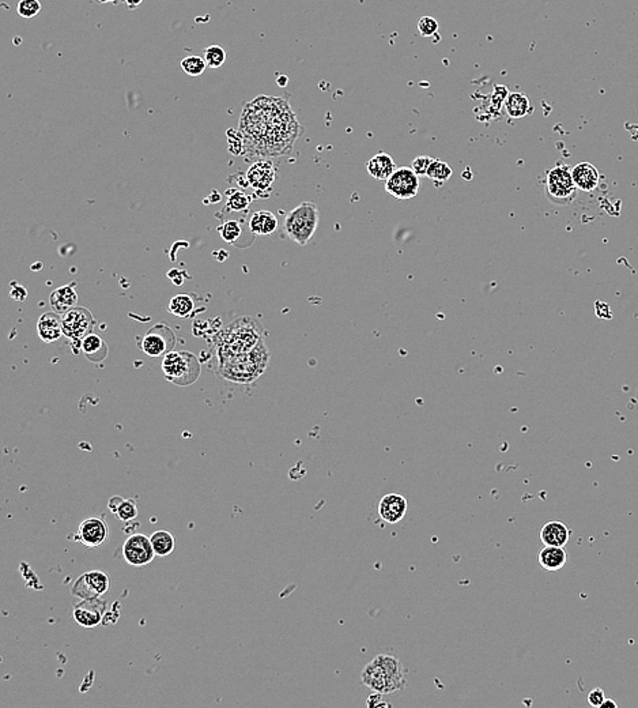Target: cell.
Instances as JSON below:
<instances>
[{
  "mask_svg": "<svg viewBox=\"0 0 638 708\" xmlns=\"http://www.w3.org/2000/svg\"><path fill=\"white\" fill-rule=\"evenodd\" d=\"M299 129L288 102L271 97L249 102L240 122L246 152L256 157L285 154L299 136Z\"/></svg>",
  "mask_w": 638,
  "mask_h": 708,
  "instance_id": "obj_1",
  "label": "cell"
},
{
  "mask_svg": "<svg viewBox=\"0 0 638 708\" xmlns=\"http://www.w3.org/2000/svg\"><path fill=\"white\" fill-rule=\"evenodd\" d=\"M260 326L250 318H240L217 337L218 372L250 367L269 355Z\"/></svg>",
  "mask_w": 638,
  "mask_h": 708,
  "instance_id": "obj_2",
  "label": "cell"
},
{
  "mask_svg": "<svg viewBox=\"0 0 638 708\" xmlns=\"http://www.w3.org/2000/svg\"><path fill=\"white\" fill-rule=\"evenodd\" d=\"M365 686L376 693L388 695L407 686L406 667L392 656H377L370 660L361 674Z\"/></svg>",
  "mask_w": 638,
  "mask_h": 708,
  "instance_id": "obj_3",
  "label": "cell"
},
{
  "mask_svg": "<svg viewBox=\"0 0 638 708\" xmlns=\"http://www.w3.org/2000/svg\"><path fill=\"white\" fill-rule=\"evenodd\" d=\"M320 222L319 207L313 202H302L285 218V233L299 246H306L313 239Z\"/></svg>",
  "mask_w": 638,
  "mask_h": 708,
  "instance_id": "obj_4",
  "label": "cell"
},
{
  "mask_svg": "<svg viewBox=\"0 0 638 708\" xmlns=\"http://www.w3.org/2000/svg\"><path fill=\"white\" fill-rule=\"evenodd\" d=\"M162 371L165 379L169 383L185 387L194 384L199 379L201 368L197 355L184 351H172L164 357Z\"/></svg>",
  "mask_w": 638,
  "mask_h": 708,
  "instance_id": "obj_5",
  "label": "cell"
},
{
  "mask_svg": "<svg viewBox=\"0 0 638 708\" xmlns=\"http://www.w3.org/2000/svg\"><path fill=\"white\" fill-rule=\"evenodd\" d=\"M577 191L579 188L573 181L572 169H569V167L560 164L547 172L544 192L550 202L567 206L576 199Z\"/></svg>",
  "mask_w": 638,
  "mask_h": 708,
  "instance_id": "obj_6",
  "label": "cell"
},
{
  "mask_svg": "<svg viewBox=\"0 0 638 708\" xmlns=\"http://www.w3.org/2000/svg\"><path fill=\"white\" fill-rule=\"evenodd\" d=\"M63 335L73 344L79 345L82 341L93 332L96 320L92 312L82 306H74L64 315H62Z\"/></svg>",
  "mask_w": 638,
  "mask_h": 708,
  "instance_id": "obj_7",
  "label": "cell"
},
{
  "mask_svg": "<svg viewBox=\"0 0 638 708\" xmlns=\"http://www.w3.org/2000/svg\"><path fill=\"white\" fill-rule=\"evenodd\" d=\"M176 345V335L166 323H160L148 331L141 341V351L148 357H165Z\"/></svg>",
  "mask_w": 638,
  "mask_h": 708,
  "instance_id": "obj_8",
  "label": "cell"
},
{
  "mask_svg": "<svg viewBox=\"0 0 638 708\" xmlns=\"http://www.w3.org/2000/svg\"><path fill=\"white\" fill-rule=\"evenodd\" d=\"M419 176L413 168L402 167L385 181V191L395 199L407 201L416 198L419 192Z\"/></svg>",
  "mask_w": 638,
  "mask_h": 708,
  "instance_id": "obj_9",
  "label": "cell"
},
{
  "mask_svg": "<svg viewBox=\"0 0 638 708\" xmlns=\"http://www.w3.org/2000/svg\"><path fill=\"white\" fill-rule=\"evenodd\" d=\"M111 590V578L102 571L83 574L71 587V594L79 600L101 598Z\"/></svg>",
  "mask_w": 638,
  "mask_h": 708,
  "instance_id": "obj_10",
  "label": "cell"
},
{
  "mask_svg": "<svg viewBox=\"0 0 638 708\" xmlns=\"http://www.w3.org/2000/svg\"><path fill=\"white\" fill-rule=\"evenodd\" d=\"M123 557L131 567H146L155 557L151 539L145 534L129 535L124 542Z\"/></svg>",
  "mask_w": 638,
  "mask_h": 708,
  "instance_id": "obj_11",
  "label": "cell"
},
{
  "mask_svg": "<svg viewBox=\"0 0 638 708\" xmlns=\"http://www.w3.org/2000/svg\"><path fill=\"white\" fill-rule=\"evenodd\" d=\"M109 538V528L102 518H87L80 525L75 539L87 548H99Z\"/></svg>",
  "mask_w": 638,
  "mask_h": 708,
  "instance_id": "obj_12",
  "label": "cell"
},
{
  "mask_svg": "<svg viewBox=\"0 0 638 708\" xmlns=\"http://www.w3.org/2000/svg\"><path fill=\"white\" fill-rule=\"evenodd\" d=\"M106 604L101 598L80 600L74 607L75 623L83 628H94L102 623Z\"/></svg>",
  "mask_w": 638,
  "mask_h": 708,
  "instance_id": "obj_13",
  "label": "cell"
},
{
  "mask_svg": "<svg viewBox=\"0 0 638 708\" xmlns=\"http://www.w3.org/2000/svg\"><path fill=\"white\" fill-rule=\"evenodd\" d=\"M249 185L259 192H269L275 183V167L271 161L263 160L253 162L246 171Z\"/></svg>",
  "mask_w": 638,
  "mask_h": 708,
  "instance_id": "obj_14",
  "label": "cell"
},
{
  "mask_svg": "<svg viewBox=\"0 0 638 708\" xmlns=\"http://www.w3.org/2000/svg\"><path fill=\"white\" fill-rule=\"evenodd\" d=\"M407 507H409L407 500L403 496L397 493H390L380 500L378 515L384 522L390 525H396L406 516Z\"/></svg>",
  "mask_w": 638,
  "mask_h": 708,
  "instance_id": "obj_15",
  "label": "cell"
},
{
  "mask_svg": "<svg viewBox=\"0 0 638 708\" xmlns=\"http://www.w3.org/2000/svg\"><path fill=\"white\" fill-rule=\"evenodd\" d=\"M37 332L40 339L45 344L59 341L63 335V323L60 313L53 311L41 315L37 322Z\"/></svg>",
  "mask_w": 638,
  "mask_h": 708,
  "instance_id": "obj_16",
  "label": "cell"
},
{
  "mask_svg": "<svg viewBox=\"0 0 638 708\" xmlns=\"http://www.w3.org/2000/svg\"><path fill=\"white\" fill-rule=\"evenodd\" d=\"M570 534L572 532L567 529V526L565 525L564 522L553 521V522H547L541 528V530H540V541L543 542L544 546H561V548H564L565 545L570 539Z\"/></svg>",
  "mask_w": 638,
  "mask_h": 708,
  "instance_id": "obj_17",
  "label": "cell"
},
{
  "mask_svg": "<svg viewBox=\"0 0 638 708\" xmlns=\"http://www.w3.org/2000/svg\"><path fill=\"white\" fill-rule=\"evenodd\" d=\"M572 176L580 191L590 192L599 184V171L589 162H580L572 169Z\"/></svg>",
  "mask_w": 638,
  "mask_h": 708,
  "instance_id": "obj_18",
  "label": "cell"
},
{
  "mask_svg": "<svg viewBox=\"0 0 638 708\" xmlns=\"http://www.w3.org/2000/svg\"><path fill=\"white\" fill-rule=\"evenodd\" d=\"M50 306L55 312L64 315L70 309H73L78 303V295L75 292V282L70 285L62 286L50 293Z\"/></svg>",
  "mask_w": 638,
  "mask_h": 708,
  "instance_id": "obj_19",
  "label": "cell"
},
{
  "mask_svg": "<svg viewBox=\"0 0 638 708\" xmlns=\"http://www.w3.org/2000/svg\"><path fill=\"white\" fill-rule=\"evenodd\" d=\"M367 169L370 176L381 181H387L396 171L395 161L387 153H377L374 157H371L368 161Z\"/></svg>",
  "mask_w": 638,
  "mask_h": 708,
  "instance_id": "obj_20",
  "label": "cell"
},
{
  "mask_svg": "<svg viewBox=\"0 0 638 708\" xmlns=\"http://www.w3.org/2000/svg\"><path fill=\"white\" fill-rule=\"evenodd\" d=\"M539 565L548 572H555L562 569L567 561V553L561 546H544L538 556Z\"/></svg>",
  "mask_w": 638,
  "mask_h": 708,
  "instance_id": "obj_21",
  "label": "cell"
},
{
  "mask_svg": "<svg viewBox=\"0 0 638 708\" xmlns=\"http://www.w3.org/2000/svg\"><path fill=\"white\" fill-rule=\"evenodd\" d=\"M278 229V218L274 213L267 210L256 211L250 215L249 230L257 236H269Z\"/></svg>",
  "mask_w": 638,
  "mask_h": 708,
  "instance_id": "obj_22",
  "label": "cell"
},
{
  "mask_svg": "<svg viewBox=\"0 0 638 708\" xmlns=\"http://www.w3.org/2000/svg\"><path fill=\"white\" fill-rule=\"evenodd\" d=\"M80 351H82V353L85 354V357L92 362H101L102 360L106 358V355L109 353V349H108L105 341L99 335L93 334V332L82 341Z\"/></svg>",
  "mask_w": 638,
  "mask_h": 708,
  "instance_id": "obj_23",
  "label": "cell"
},
{
  "mask_svg": "<svg viewBox=\"0 0 638 708\" xmlns=\"http://www.w3.org/2000/svg\"><path fill=\"white\" fill-rule=\"evenodd\" d=\"M505 109L512 119L525 118L532 112L530 99L523 93H511L505 100Z\"/></svg>",
  "mask_w": 638,
  "mask_h": 708,
  "instance_id": "obj_24",
  "label": "cell"
},
{
  "mask_svg": "<svg viewBox=\"0 0 638 708\" xmlns=\"http://www.w3.org/2000/svg\"><path fill=\"white\" fill-rule=\"evenodd\" d=\"M151 545L155 552V556L166 557L176 549V538L171 531H155L151 537Z\"/></svg>",
  "mask_w": 638,
  "mask_h": 708,
  "instance_id": "obj_25",
  "label": "cell"
},
{
  "mask_svg": "<svg viewBox=\"0 0 638 708\" xmlns=\"http://www.w3.org/2000/svg\"><path fill=\"white\" fill-rule=\"evenodd\" d=\"M195 311V300L192 296L180 293L176 295L169 303V312L177 318H190Z\"/></svg>",
  "mask_w": 638,
  "mask_h": 708,
  "instance_id": "obj_26",
  "label": "cell"
},
{
  "mask_svg": "<svg viewBox=\"0 0 638 708\" xmlns=\"http://www.w3.org/2000/svg\"><path fill=\"white\" fill-rule=\"evenodd\" d=\"M452 175H453V169L449 167V164L437 158V160H433L426 176L429 177L430 180H433L437 185H441L442 183L448 181Z\"/></svg>",
  "mask_w": 638,
  "mask_h": 708,
  "instance_id": "obj_27",
  "label": "cell"
},
{
  "mask_svg": "<svg viewBox=\"0 0 638 708\" xmlns=\"http://www.w3.org/2000/svg\"><path fill=\"white\" fill-rule=\"evenodd\" d=\"M180 66H181V70L184 71V74L192 76V78L201 76L206 71V69H207L204 57L197 56V55L187 56L185 59L181 60Z\"/></svg>",
  "mask_w": 638,
  "mask_h": 708,
  "instance_id": "obj_28",
  "label": "cell"
},
{
  "mask_svg": "<svg viewBox=\"0 0 638 708\" xmlns=\"http://www.w3.org/2000/svg\"><path fill=\"white\" fill-rule=\"evenodd\" d=\"M203 57H204L208 69L217 70V69H221L222 66L225 64L227 56H226V51L222 48L221 45L213 44L204 50Z\"/></svg>",
  "mask_w": 638,
  "mask_h": 708,
  "instance_id": "obj_29",
  "label": "cell"
},
{
  "mask_svg": "<svg viewBox=\"0 0 638 708\" xmlns=\"http://www.w3.org/2000/svg\"><path fill=\"white\" fill-rule=\"evenodd\" d=\"M218 233L225 243L236 244V241L243 234V225L236 220H230L222 224L221 227H218Z\"/></svg>",
  "mask_w": 638,
  "mask_h": 708,
  "instance_id": "obj_30",
  "label": "cell"
},
{
  "mask_svg": "<svg viewBox=\"0 0 638 708\" xmlns=\"http://www.w3.org/2000/svg\"><path fill=\"white\" fill-rule=\"evenodd\" d=\"M41 8H43V6H41L40 0H20L17 11H18L20 17H22L25 20H31L40 14Z\"/></svg>",
  "mask_w": 638,
  "mask_h": 708,
  "instance_id": "obj_31",
  "label": "cell"
},
{
  "mask_svg": "<svg viewBox=\"0 0 638 708\" xmlns=\"http://www.w3.org/2000/svg\"><path fill=\"white\" fill-rule=\"evenodd\" d=\"M115 515H116L118 519H120L122 522H125V523L127 522H132L134 519H136V516H138V506H136L135 500H132V499L125 500L124 499L123 503L120 504L118 512Z\"/></svg>",
  "mask_w": 638,
  "mask_h": 708,
  "instance_id": "obj_32",
  "label": "cell"
},
{
  "mask_svg": "<svg viewBox=\"0 0 638 708\" xmlns=\"http://www.w3.org/2000/svg\"><path fill=\"white\" fill-rule=\"evenodd\" d=\"M249 204H250V198L246 194L241 192V191H234L229 195L226 207L230 208L232 211H243L249 207Z\"/></svg>",
  "mask_w": 638,
  "mask_h": 708,
  "instance_id": "obj_33",
  "label": "cell"
},
{
  "mask_svg": "<svg viewBox=\"0 0 638 708\" xmlns=\"http://www.w3.org/2000/svg\"><path fill=\"white\" fill-rule=\"evenodd\" d=\"M440 24L433 17H422L418 22V30L422 37H433L439 33Z\"/></svg>",
  "mask_w": 638,
  "mask_h": 708,
  "instance_id": "obj_34",
  "label": "cell"
},
{
  "mask_svg": "<svg viewBox=\"0 0 638 708\" xmlns=\"http://www.w3.org/2000/svg\"><path fill=\"white\" fill-rule=\"evenodd\" d=\"M434 158L429 157V155H419L416 160H413L411 162V168L413 171L417 174L418 176H426L427 175V171L432 165Z\"/></svg>",
  "mask_w": 638,
  "mask_h": 708,
  "instance_id": "obj_35",
  "label": "cell"
},
{
  "mask_svg": "<svg viewBox=\"0 0 638 708\" xmlns=\"http://www.w3.org/2000/svg\"><path fill=\"white\" fill-rule=\"evenodd\" d=\"M604 700H606V695H604L603 689L596 688V689H593V691H590V692H589V706H592V707L595 708H600L602 707V705H603V702H604Z\"/></svg>",
  "mask_w": 638,
  "mask_h": 708,
  "instance_id": "obj_36",
  "label": "cell"
},
{
  "mask_svg": "<svg viewBox=\"0 0 638 708\" xmlns=\"http://www.w3.org/2000/svg\"><path fill=\"white\" fill-rule=\"evenodd\" d=\"M595 312H596L597 318H600V319H607L609 320V319L613 318L610 305L607 303H603V302H596L595 303Z\"/></svg>",
  "mask_w": 638,
  "mask_h": 708,
  "instance_id": "obj_37",
  "label": "cell"
},
{
  "mask_svg": "<svg viewBox=\"0 0 638 708\" xmlns=\"http://www.w3.org/2000/svg\"><path fill=\"white\" fill-rule=\"evenodd\" d=\"M123 497H120V496H113V497H111V499H109V502H108V508H109V511H111L112 514H116V512H118V509H119V507H120V504L123 503Z\"/></svg>",
  "mask_w": 638,
  "mask_h": 708,
  "instance_id": "obj_38",
  "label": "cell"
},
{
  "mask_svg": "<svg viewBox=\"0 0 638 708\" xmlns=\"http://www.w3.org/2000/svg\"><path fill=\"white\" fill-rule=\"evenodd\" d=\"M367 705H368V707L373 708L378 707V706H388L385 702H383V699H381V693L374 695V696H370L368 699V702H367Z\"/></svg>",
  "mask_w": 638,
  "mask_h": 708,
  "instance_id": "obj_39",
  "label": "cell"
},
{
  "mask_svg": "<svg viewBox=\"0 0 638 708\" xmlns=\"http://www.w3.org/2000/svg\"><path fill=\"white\" fill-rule=\"evenodd\" d=\"M122 1H124L127 4V7L129 10H135V8H138L143 3V0H122Z\"/></svg>",
  "mask_w": 638,
  "mask_h": 708,
  "instance_id": "obj_40",
  "label": "cell"
},
{
  "mask_svg": "<svg viewBox=\"0 0 638 708\" xmlns=\"http://www.w3.org/2000/svg\"><path fill=\"white\" fill-rule=\"evenodd\" d=\"M618 706H619V705H618L615 700H613V699H606V700L603 702V705H602V707L600 708H616Z\"/></svg>",
  "mask_w": 638,
  "mask_h": 708,
  "instance_id": "obj_41",
  "label": "cell"
},
{
  "mask_svg": "<svg viewBox=\"0 0 638 708\" xmlns=\"http://www.w3.org/2000/svg\"><path fill=\"white\" fill-rule=\"evenodd\" d=\"M99 4H106V3H118L119 0H94Z\"/></svg>",
  "mask_w": 638,
  "mask_h": 708,
  "instance_id": "obj_42",
  "label": "cell"
}]
</instances>
